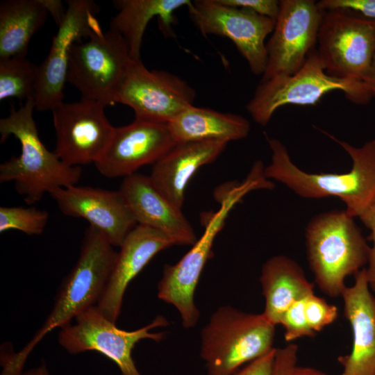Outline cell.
<instances>
[{
	"instance_id": "ffe728a7",
	"label": "cell",
	"mask_w": 375,
	"mask_h": 375,
	"mask_svg": "<svg viewBox=\"0 0 375 375\" xmlns=\"http://www.w3.org/2000/svg\"><path fill=\"white\" fill-rule=\"evenodd\" d=\"M353 285L342 292L344 316L351 324V353L339 358L341 375L375 374V297L369 290L366 269L358 272Z\"/></svg>"
},
{
	"instance_id": "9c48e42d",
	"label": "cell",
	"mask_w": 375,
	"mask_h": 375,
	"mask_svg": "<svg viewBox=\"0 0 375 375\" xmlns=\"http://www.w3.org/2000/svg\"><path fill=\"white\" fill-rule=\"evenodd\" d=\"M131 60L123 37L109 28L98 31L71 47L67 82L81 98L114 105L117 90Z\"/></svg>"
},
{
	"instance_id": "2e32d148",
	"label": "cell",
	"mask_w": 375,
	"mask_h": 375,
	"mask_svg": "<svg viewBox=\"0 0 375 375\" xmlns=\"http://www.w3.org/2000/svg\"><path fill=\"white\" fill-rule=\"evenodd\" d=\"M176 144L167 124L135 119L128 125L115 128L94 165L106 177H126L142 166L155 164Z\"/></svg>"
},
{
	"instance_id": "8fae6325",
	"label": "cell",
	"mask_w": 375,
	"mask_h": 375,
	"mask_svg": "<svg viewBox=\"0 0 375 375\" xmlns=\"http://www.w3.org/2000/svg\"><path fill=\"white\" fill-rule=\"evenodd\" d=\"M195 90L165 70L148 69L141 59L130 60L117 90L115 103L129 106L135 119L168 124L193 106Z\"/></svg>"
},
{
	"instance_id": "e575fe53",
	"label": "cell",
	"mask_w": 375,
	"mask_h": 375,
	"mask_svg": "<svg viewBox=\"0 0 375 375\" xmlns=\"http://www.w3.org/2000/svg\"><path fill=\"white\" fill-rule=\"evenodd\" d=\"M42 1L58 26L66 15L67 7H64L60 0H42Z\"/></svg>"
},
{
	"instance_id": "277c9868",
	"label": "cell",
	"mask_w": 375,
	"mask_h": 375,
	"mask_svg": "<svg viewBox=\"0 0 375 375\" xmlns=\"http://www.w3.org/2000/svg\"><path fill=\"white\" fill-rule=\"evenodd\" d=\"M346 210L314 216L305 230L308 261L316 284L330 297L341 296L346 278L368 264L371 247Z\"/></svg>"
},
{
	"instance_id": "d590c367",
	"label": "cell",
	"mask_w": 375,
	"mask_h": 375,
	"mask_svg": "<svg viewBox=\"0 0 375 375\" xmlns=\"http://www.w3.org/2000/svg\"><path fill=\"white\" fill-rule=\"evenodd\" d=\"M362 83L372 95V98H375V53L368 72L364 78Z\"/></svg>"
},
{
	"instance_id": "4dcf8cb0",
	"label": "cell",
	"mask_w": 375,
	"mask_h": 375,
	"mask_svg": "<svg viewBox=\"0 0 375 375\" xmlns=\"http://www.w3.org/2000/svg\"><path fill=\"white\" fill-rule=\"evenodd\" d=\"M220 3L235 8L251 10L256 13L276 20L280 10L277 0H218Z\"/></svg>"
},
{
	"instance_id": "30bf717a",
	"label": "cell",
	"mask_w": 375,
	"mask_h": 375,
	"mask_svg": "<svg viewBox=\"0 0 375 375\" xmlns=\"http://www.w3.org/2000/svg\"><path fill=\"white\" fill-rule=\"evenodd\" d=\"M316 49L329 75L362 82L375 53V20L349 10L324 11Z\"/></svg>"
},
{
	"instance_id": "4316f807",
	"label": "cell",
	"mask_w": 375,
	"mask_h": 375,
	"mask_svg": "<svg viewBox=\"0 0 375 375\" xmlns=\"http://www.w3.org/2000/svg\"><path fill=\"white\" fill-rule=\"evenodd\" d=\"M49 213L35 207H1L0 232L18 230L28 235L43 233Z\"/></svg>"
},
{
	"instance_id": "7a4b0ae2",
	"label": "cell",
	"mask_w": 375,
	"mask_h": 375,
	"mask_svg": "<svg viewBox=\"0 0 375 375\" xmlns=\"http://www.w3.org/2000/svg\"><path fill=\"white\" fill-rule=\"evenodd\" d=\"M351 157V169L344 174H312L299 169L285 146L278 139L267 138L271 162L265 167L267 178L277 181L305 199L336 197L346 204V211L359 217L375 201V140L354 147L325 133Z\"/></svg>"
},
{
	"instance_id": "4fadbf2b",
	"label": "cell",
	"mask_w": 375,
	"mask_h": 375,
	"mask_svg": "<svg viewBox=\"0 0 375 375\" xmlns=\"http://www.w3.org/2000/svg\"><path fill=\"white\" fill-rule=\"evenodd\" d=\"M324 13L313 0H281L271 37L267 61L260 81L289 76L299 70L316 49Z\"/></svg>"
},
{
	"instance_id": "603a6c76",
	"label": "cell",
	"mask_w": 375,
	"mask_h": 375,
	"mask_svg": "<svg viewBox=\"0 0 375 375\" xmlns=\"http://www.w3.org/2000/svg\"><path fill=\"white\" fill-rule=\"evenodd\" d=\"M190 3V0H116L113 4L118 12L110 29L125 40L132 59H141L143 36L149 22L157 17L164 35H171L176 21L175 11Z\"/></svg>"
},
{
	"instance_id": "5bb4252c",
	"label": "cell",
	"mask_w": 375,
	"mask_h": 375,
	"mask_svg": "<svg viewBox=\"0 0 375 375\" xmlns=\"http://www.w3.org/2000/svg\"><path fill=\"white\" fill-rule=\"evenodd\" d=\"M103 103L87 99L62 102L51 112L56 135L55 153L65 163L81 167L101 158L115 131Z\"/></svg>"
},
{
	"instance_id": "3957f363",
	"label": "cell",
	"mask_w": 375,
	"mask_h": 375,
	"mask_svg": "<svg viewBox=\"0 0 375 375\" xmlns=\"http://www.w3.org/2000/svg\"><path fill=\"white\" fill-rule=\"evenodd\" d=\"M34 109L35 101L31 99L17 110L12 108L8 116L0 119L1 141L13 135L21 144L19 156L0 165V182H13L28 204L56 189L76 185L82 173L81 167L68 165L46 148L33 119Z\"/></svg>"
},
{
	"instance_id": "8d00e7d4",
	"label": "cell",
	"mask_w": 375,
	"mask_h": 375,
	"mask_svg": "<svg viewBox=\"0 0 375 375\" xmlns=\"http://www.w3.org/2000/svg\"><path fill=\"white\" fill-rule=\"evenodd\" d=\"M289 375H328L319 370L311 367H299L296 365Z\"/></svg>"
},
{
	"instance_id": "6da1fadb",
	"label": "cell",
	"mask_w": 375,
	"mask_h": 375,
	"mask_svg": "<svg viewBox=\"0 0 375 375\" xmlns=\"http://www.w3.org/2000/svg\"><path fill=\"white\" fill-rule=\"evenodd\" d=\"M117 253L99 230L91 226L86 228L78 258L63 279L51 311L32 339L19 352L6 350L1 353V375H22L27 358L46 335L71 323L89 308L97 306Z\"/></svg>"
},
{
	"instance_id": "e0dca14e",
	"label": "cell",
	"mask_w": 375,
	"mask_h": 375,
	"mask_svg": "<svg viewBox=\"0 0 375 375\" xmlns=\"http://www.w3.org/2000/svg\"><path fill=\"white\" fill-rule=\"evenodd\" d=\"M65 215L83 218L119 247L138 223L119 190L90 186L58 188L49 193Z\"/></svg>"
},
{
	"instance_id": "f35d334b",
	"label": "cell",
	"mask_w": 375,
	"mask_h": 375,
	"mask_svg": "<svg viewBox=\"0 0 375 375\" xmlns=\"http://www.w3.org/2000/svg\"><path fill=\"white\" fill-rule=\"evenodd\" d=\"M370 287L372 288L375 293V282L369 284Z\"/></svg>"
},
{
	"instance_id": "d6a6232c",
	"label": "cell",
	"mask_w": 375,
	"mask_h": 375,
	"mask_svg": "<svg viewBox=\"0 0 375 375\" xmlns=\"http://www.w3.org/2000/svg\"><path fill=\"white\" fill-rule=\"evenodd\" d=\"M363 224L370 230L369 239L372 241L368 267L366 268L367 279L370 283L375 282V201L359 217Z\"/></svg>"
},
{
	"instance_id": "74e56055",
	"label": "cell",
	"mask_w": 375,
	"mask_h": 375,
	"mask_svg": "<svg viewBox=\"0 0 375 375\" xmlns=\"http://www.w3.org/2000/svg\"><path fill=\"white\" fill-rule=\"evenodd\" d=\"M22 375H51V374L46 364L42 362L38 366L24 372Z\"/></svg>"
},
{
	"instance_id": "d6986e66",
	"label": "cell",
	"mask_w": 375,
	"mask_h": 375,
	"mask_svg": "<svg viewBox=\"0 0 375 375\" xmlns=\"http://www.w3.org/2000/svg\"><path fill=\"white\" fill-rule=\"evenodd\" d=\"M119 191L138 224L159 231L175 245H193L197 242L194 230L182 208L163 195L149 176L136 172L124 177Z\"/></svg>"
},
{
	"instance_id": "d4e9b609",
	"label": "cell",
	"mask_w": 375,
	"mask_h": 375,
	"mask_svg": "<svg viewBox=\"0 0 375 375\" xmlns=\"http://www.w3.org/2000/svg\"><path fill=\"white\" fill-rule=\"evenodd\" d=\"M49 12L42 0H3L0 3V59L26 56L32 36Z\"/></svg>"
},
{
	"instance_id": "52a82bcc",
	"label": "cell",
	"mask_w": 375,
	"mask_h": 375,
	"mask_svg": "<svg viewBox=\"0 0 375 375\" xmlns=\"http://www.w3.org/2000/svg\"><path fill=\"white\" fill-rule=\"evenodd\" d=\"M333 91L342 92L357 104H366L372 98L362 82L329 75L315 49L294 74L260 81L247 103V110L254 122L265 126L281 107L315 105Z\"/></svg>"
},
{
	"instance_id": "7c38bea8",
	"label": "cell",
	"mask_w": 375,
	"mask_h": 375,
	"mask_svg": "<svg viewBox=\"0 0 375 375\" xmlns=\"http://www.w3.org/2000/svg\"><path fill=\"white\" fill-rule=\"evenodd\" d=\"M187 8L192 22L203 35L228 38L251 71L256 75L264 74L267 61L265 40L273 32L276 20L218 0H195Z\"/></svg>"
},
{
	"instance_id": "f546056e",
	"label": "cell",
	"mask_w": 375,
	"mask_h": 375,
	"mask_svg": "<svg viewBox=\"0 0 375 375\" xmlns=\"http://www.w3.org/2000/svg\"><path fill=\"white\" fill-rule=\"evenodd\" d=\"M319 7L324 10H344L375 20V0H321Z\"/></svg>"
},
{
	"instance_id": "7402d4cb",
	"label": "cell",
	"mask_w": 375,
	"mask_h": 375,
	"mask_svg": "<svg viewBox=\"0 0 375 375\" xmlns=\"http://www.w3.org/2000/svg\"><path fill=\"white\" fill-rule=\"evenodd\" d=\"M260 282L265 298L262 314L272 324H280L286 310L295 301L314 293V284L301 266L285 255H277L262 265Z\"/></svg>"
},
{
	"instance_id": "9a60e30c",
	"label": "cell",
	"mask_w": 375,
	"mask_h": 375,
	"mask_svg": "<svg viewBox=\"0 0 375 375\" xmlns=\"http://www.w3.org/2000/svg\"><path fill=\"white\" fill-rule=\"evenodd\" d=\"M66 15L58 26L49 52L39 65L35 109L52 110L63 102L72 46L101 30L97 18L99 7L91 0H67Z\"/></svg>"
},
{
	"instance_id": "ba28073f",
	"label": "cell",
	"mask_w": 375,
	"mask_h": 375,
	"mask_svg": "<svg viewBox=\"0 0 375 375\" xmlns=\"http://www.w3.org/2000/svg\"><path fill=\"white\" fill-rule=\"evenodd\" d=\"M74 319V324L71 322L60 328L59 344L71 354L88 351L99 352L116 364L122 375H142L133 359V349L142 340L157 342L164 340L165 332L152 330L169 324L165 317L159 315L143 327L126 331L106 317L97 306L84 310Z\"/></svg>"
},
{
	"instance_id": "cb8c5ba5",
	"label": "cell",
	"mask_w": 375,
	"mask_h": 375,
	"mask_svg": "<svg viewBox=\"0 0 375 375\" xmlns=\"http://www.w3.org/2000/svg\"><path fill=\"white\" fill-rule=\"evenodd\" d=\"M167 124L176 142L221 140L228 143L245 138L251 130L249 121L240 115L194 105Z\"/></svg>"
},
{
	"instance_id": "ab89813d",
	"label": "cell",
	"mask_w": 375,
	"mask_h": 375,
	"mask_svg": "<svg viewBox=\"0 0 375 375\" xmlns=\"http://www.w3.org/2000/svg\"><path fill=\"white\" fill-rule=\"evenodd\" d=\"M375 375V374H374Z\"/></svg>"
},
{
	"instance_id": "83f0119b",
	"label": "cell",
	"mask_w": 375,
	"mask_h": 375,
	"mask_svg": "<svg viewBox=\"0 0 375 375\" xmlns=\"http://www.w3.org/2000/svg\"><path fill=\"white\" fill-rule=\"evenodd\" d=\"M306 298L293 303L281 317L280 324L284 327V338L288 342L315 335V332L310 329L308 324L305 314Z\"/></svg>"
},
{
	"instance_id": "44dd1931",
	"label": "cell",
	"mask_w": 375,
	"mask_h": 375,
	"mask_svg": "<svg viewBox=\"0 0 375 375\" xmlns=\"http://www.w3.org/2000/svg\"><path fill=\"white\" fill-rule=\"evenodd\" d=\"M227 144L221 140L176 142L153 164L149 176L163 195L182 208L185 189L192 176L201 167L215 161Z\"/></svg>"
},
{
	"instance_id": "1f68e13d",
	"label": "cell",
	"mask_w": 375,
	"mask_h": 375,
	"mask_svg": "<svg viewBox=\"0 0 375 375\" xmlns=\"http://www.w3.org/2000/svg\"><path fill=\"white\" fill-rule=\"evenodd\" d=\"M297 351L298 347L294 344L276 349L272 375H289L297 365Z\"/></svg>"
},
{
	"instance_id": "836d02e7",
	"label": "cell",
	"mask_w": 375,
	"mask_h": 375,
	"mask_svg": "<svg viewBox=\"0 0 375 375\" xmlns=\"http://www.w3.org/2000/svg\"><path fill=\"white\" fill-rule=\"evenodd\" d=\"M276 349L248 363L233 375H272Z\"/></svg>"
},
{
	"instance_id": "f1b7e54d",
	"label": "cell",
	"mask_w": 375,
	"mask_h": 375,
	"mask_svg": "<svg viewBox=\"0 0 375 375\" xmlns=\"http://www.w3.org/2000/svg\"><path fill=\"white\" fill-rule=\"evenodd\" d=\"M305 314L310 329L316 333L332 324L338 317V308L314 293L305 299Z\"/></svg>"
},
{
	"instance_id": "484cf974",
	"label": "cell",
	"mask_w": 375,
	"mask_h": 375,
	"mask_svg": "<svg viewBox=\"0 0 375 375\" xmlns=\"http://www.w3.org/2000/svg\"><path fill=\"white\" fill-rule=\"evenodd\" d=\"M38 70L26 56L0 59V100L35 99Z\"/></svg>"
},
{
	"instance_id": "8992f818",
	"label": "cell",
	"mask_w": 375,
	"mask_h": 375,
	"mask_svg": "<svg viewBox=\"0 0 375 375\" xmlns=\"http://www.w3.org/2000/svg\"><path fill=\"white\" fill-rule=\"evenodd\" d=\"M275 326L262 313L219 307L201 331L200 356L207 375H233L242 365L270 352Z\"/></svg>"
},
{
	"instance_id": "ac0fdd59",
	"label": "cell",
	"mask_w": 375,
	"mask_h": 375,
	"mask_svg": "<svg viewBox=\"0 0 375 375\" xmlns=\"http://www.w3.org/2000/svg\"><path fill=\"white\" fill-rule=\"evenodd\" d=\"M175 245L173 240L153 228L138 224L126 236L97 307L116 323L129 283L160 251Z\"/></svg>"
},
{
	"instance_id": "5b68a950",
	"label": "cell",
	"mask_w": 375,
	"mask_h": 375,
	"mask_svg": "<svg viewBox=\"0 0 375 375\" xmlns=\"http://www.w3.org/2000/svg\"><path fill=\"white\" fill-rule=\"evenodd\" d=\"M272 188L263 169L253 165L246 179L231 185L217 211L207 222L202 235L175 264H165L157 286V296L178 310L185 328L194 327L200 312L194 303V292L204 266L212 254L214 241L224 226L228 214L249 192Z\"/></svg>"
}]
</instances>
